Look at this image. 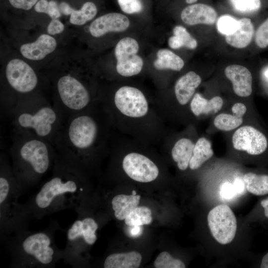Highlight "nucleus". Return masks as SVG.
I'll return each instance as SVG.
<instances>
[{"label": "nucleus", "mask_w": 268, "mask_h": 268, "mask_svg": "<svg viewBox=\"0 0 268 268\" xmlns=\"http://www.w3.org/2000/svg\"><path fill=\"white\" fill-rule=\"evenodd\" d=\"M65 29L64 24L58 19H52L47 27V32L50 35L61 33Z\"/></svg>", "instance_id": "ea45409f"}, {"label": "nucleus", "mask_w": 268, "mask_h": 268, "mask_svg": "<svg viewBox=\"0 0 268 268\" xmlns=\"http://www.w3.org/2000/svg\"><path fill=\"white\" fill-rule=\"evenodd\" d=\"M87 176L56 157L50 178L25 202L33 219L67 209L74 210L88 197Z\"/></svg>", "instance_id": "f03ea898"}, {"label": "nucleus", "mask_w": 268, "mask_h": 268, "mask_svg": "<svg viewBox=\"0 0 268 268\" xmlns=\"http://www.w3.org/2000/svg\"><path fill=\"white\" fill-rule=\"evenodd\" d=\"M233 183L237 191L238 197H240L245 193L247 190L243 178H236Z\"/></svg>", "instance_id": "a19ab883"}, {"label": "nucleus", "mask_w": 268, "mask_h": 268, "mask_svg": "<svg viewBox=\"0 0 268 268\" xmlns=\"http://www.w3.org/2000/svg\"><path fill=\"white\" fill-rule=\"evenodd\" d=\"M207 222L212 236L218 243L227 244L234 238L237 220L228 205L219 204L210 210L207 215Z\"/></svg>", "instance_id": "9b49d317"}, {"label": "nucleus", "mask_w": 268, "mask_h": 268, "mask_svg": "<svg viewBox=\"0 0 268 268\" xmlns=\"http://www.w3.org/2000/svg\"><path fill=\"white\" fill-rule=\"evenodd\" d=\"M255 42L261 48H265L268 46V18L257 29Z\"/></svg>", "instance_id": "e433bc0d"}, {"label": "nucleus", "mask_w": 268, "mask_h": 268, "mask_svg": "<svg viewBox=\"0 0 268 268\" xmlns=\"http://www.w3.org/2000/svg\"><path fill=\"white\" fill-rule=\"evenodd\" d=\"M140 226H133V228L131 231L132 234L133 236H138V235H140L141 234V229Z\"/></svg>", "instance_id": "a18cd8bd"}, {"label": "nucleus", "mask_w": 268, "mask_h": 268, "mask_svg": "<svg viewBox=\"0 0 268 268\" xmlns=\"http://www.w3.org/2000/svg\"><path fill=\"white\" fill-rule=\"evenodd\" d=\"M102 106L107 118L118 114L131 120H140L149 112V103L144 94L130 86L120 87L115 93L112 103Z\"/></svg>", "instance_id": "1a4fd4ad"}, {"label": "nucleus", "mask_w": 268, "mask_h": 268, "mask_svg": "<svg viewBox=\"0 0 268 268\" xmlns=\"http://www.w3.org/2000/svg\"><path fill=\"white\" fill-rule=\"evenodd\" d=\"M34 9L37 12L47 14L52 19H58L61 15L59 6L54 0H39L35 5Z\"/></svg>", "instance_id": "473e14b6"}, {"label": "nucleus", "mask_w": 268, "mask_h": 268, "mask_svg": "<svg viewBox=\"0 0 268 268\" xmlns=\"http://www.w3.org/2000/svg\"><path fill=\"white\" fill-rule=\"evenodd\" d=\"M122 167L128 177L140 183L152 182L159 175L157 166L149 158L138 152H131L126 155Z\"/></svg>", "instance_id": "ddd939ff"}, {"label": "nucleus", "mask_w": 268, "mask_h": 268, "mask_svg": "<svg viewBox=\"0 0 268 268\" xmlns=\"http://www.w3.org/2000/svg\"><path fill=\"white\" fill-rule=\"evenodd\" d=\"M260 267L261 268H268V252L266 253L262 258Z\"/></svg>", "instance_id": "c03bdc74"}, {"label": "nucleus", "mask_w": 268, "mask_h": 268, "mask_svg": "<svg viewBox=\"0 0 268 268\" xmlns=\"http://www.w3.org/2000/svg\"><path fill=\"white\" fill-rule=\"evenodd\" d=\"M238 26V21L229 15L219 17L217 22V28L221 34L227 35L233 33Z\"/></svg>", "instance_id": "f704fd0d"}, {"label": "nucleus", "mask_w": 268, "mask_h": 268, "mask_svg": "<svg viewBox=\"0 0 268 268\" xmlns=\"http://www.w3.org/2000/svg\"><path fill=\"white\" fill-rule=\"evenodd\" d=\"M223 104V100L219 96L207 100L200 94L196 93L191 101L190 109L196 116H199L201 114L216 113L221 109Z\"/></svg>", "instance_id": "393cba45"}, {"label": "nucleus", "mask_w": 268, "mask_h": 268, "mask_svg": "<svg viewBox=\"0 0 268 268\" xmlns=\"http://www.w3.org/2000/svg\"><path fill=\"white\" fill-rule=\"evenodd\" d=\"M232 140L235 149L246 151L252 155L263 153L268 147L266 136L250 126H243L237 130L232 136Z\"/></svg>", "instance_id": "4468645a"}, {"label": "nucleus", "mask_w": 268, "mask_h": 268, "mask_svg": "<svg viewBox=\"0 0 268 268\" xmlns=\"http://www.w3.org/2000/svg\"><path fill=\"white\" fill-rule=\"evenodd\" d=\"M23 194L6 156H0V239L7 238L29 230L33 217L25 203L18 202Z\"/></svg>", "instance_id": "423d86ee"}, {"label": "nucleus", "mask_w": 268, "mask_h": 268, "mask_svg": "<svg viewBox=\"0 0 268 268\" xmlns=\"http://www.w3.org/2000/svg\"><path fill=\"white\" fill-rule=\"evenodd\" d=\"M265 75L268 79V68L265 71Z\"/></svg>", "instance_id": "de8ad7c7"}, {"label": "nucleus", "mask_w": 268, "mask_h": 268, "mask_svg": "<svg viewBox=\"0 0 268 268\" xmlns=\"http://www.w3.org/2000/svg\"><path fill=\"white\" fill-rule=\"evenodd\" d=\"M11 5L16 8L29 10L37 2L38 0H8Z\"/></svg>", "instance_id": "58836bf2"}, {"label": "nucleus", "mask_w": 268, "mask_h": 268, "mask_svg": "<svg viewBox=\"0 0 268 268\" xmlns=\"http://www.w3.org/2000/svg\"><path fill=\"white\" fill-rule=\"evenodd\" d=\"M57 45V41L54 37L50 35L43 34L35 41L22 45L20 51L26 59L39 61L54 51Z\"/></svg>", "instance_id": "f3484780"}, {"label": "nucleus", "mask_w": 268, "mask_h": 268, "mask_svg": "<svg viewBox=\"0 0 268 268\" xmlns=\"http://www.w3.org/2000/svg\"><path fill=\"white\" fill-rule=\"evenodd\" d=\"M213 155L210 142L204 137L200 138L195 144L193 155L189 163L191 170L199 169Z\"/></svg>", "instance_id": "bb28decb"}, {"label": "nucleus", "mask_w": 268, "mask_h": 268, "mask_svg": "<svg viewBox=\"0 0 268 268\" xmlns=\"http://www.w3.org/2000/svg\"><path fill=\"white\" fill-rule=\"evenodd\" d=\"M173 35L168 41L169 46L173 49L185 47L190 49H195L198 46L197 40L193 37L183 26L178 25L173 30Z\"/></svg>", "instance_id": "c85d7f7f"}, {"label": "nucleus", "mask_w": 268, "mask_h": 268, "mask_svg": "<svg viewBox=\"0 0 268 268\" xmlns=\"http://www.w3.org/2000/svg\"><path fill=\"white\" fill-rule=\"evenodd\" d=\"M140 195L119 194L114 196L110 204L115 217L119 220L125 218L138 205Z\"/></svg>", "instance_id": "4be33fe9"}, {"label": "nucleus", "mask_w": 268, "mask_h": 268, "mask_svg": "<svg viewBox=\"0 0 268 268\" xmlns=\"http://www.w3.org/2000/svg\"><path fill=\"white\" fill-rule=\"evenodd\" d=\"M243 123L242 117L236 115L222 113L214 120V125L218 130L229 131L237 128Z\"/></svg>", "instance_id": "7c9ffc66"}, {"label": "nucleus", "mask_w": 268, "mask_h": 268, "mask_svg": "<svg viewBox=\"0 0 268 268\" xmlns=\"http://www.w3.org/2000/svg\"><path fill=\"white\" fill-rule=\"evenodd\" d=\"M56 91L57 98L54 104L65 118L97 106L85 85L70 74L63 75L57 79Z\"/></svg>", "instance_id": "6e6552de"}, {"label": "nucleus", "mask_w": 268, "mask_h": 268, "mask_svg": "<svg viewBox=\"0 0 268 268\" xmlns=\"http://www.w3.org/2000/svg\"><path fill=\"white\" fill-rule=\"evenodd\" d=\"M118 2L122 10L127 14L140 12L143 8L140 0H118Z\"/></svg>", "instance_id": "c9c22d12"}, {"label": "nucleus", "mask_w": 268, "mask_h": 268, "mask_svg": "<svg viewBox=\"0 0 268 268\" xmlns=\"http://www.w3.org/2000/svg\"><path fill=\"white\" fill-rule=\"evenodd\" d=\"M9 153L12 171L23 193L52 170L56 157L52 142L28 134L14 135Z\"/></svg>", "instance_id": "20e7f679"}, {"label": "nucleus", "mask_w": 268, "mask_h": 268, "mask_svg": "<svg viewBox=\"0 0 268 268\" xmlns=\"http://www.w3.org/2000/svg\"><path fill=\"white\" fill-rule=\"evenodd\" d=\"M138 50V43L133 38L125 37L118 42L115 48L118 73L124 77H131L140 72L143 61L137 54Z\"/></svg>", "instance_id": "f8f14e48"}, {"label": "nucleus", "mask_w": 268, "mask_h": 268, "mask_svg": "<svg viewBox=\"0 0 268 268\" xmlns=\"http://www.w3.org/2000/svg\"><path fill=\"white\" fill-rule=\"evenodd\" d=\"M225 74L233 85L235 93L240 97H248L252 92V75L246 67L239 65L228 66Z\"/></svg>", "instance_id": "dca6fc26"}, {"label": "nucleus", "mask_w": 268, "mask_h": 268, "mask_svg": "<svg viewBox=\"0 0 268 268\" xmlns=\"http://www.w3.org/2000/svg\"><path fill=\"white\" fill-rule=\"evenodd\" d=\"M60 229L54 219L42 230H28L5 239L2 243L10 257L9 267L54 268L64 255V249L58 248L55 242L56 232Z\"/></svg>", "instance_id": "7ed1b4c3"}, {"label": "nucleus", "mask_w": 268, "mask_h": 268, "mask_svg": "<svg viewBox=\"0 0 268 268\" xmlns=\"http://www.w3.org/2000/svg\"><path fill=\"white\" fill-rule=\"evenodd\" d=\"M219 193L221 197L227 201L239 197L233 183L229 182L223 183L220 185Z\"/></svg>", "instance_id": "4c0bfd02"}, {"label": "nucleus", "mask_w": 268, "mask_h": 268, "mask_svg": "<svg viewBox=\"0 0 268 268\" xmlns=\"http://www.w3.org/2000/svg\"><path fill=\"white\" fill-rule=\"evenodd\" d=\"M142 260L141 254L136 251L112 253L104 259L105 268H137Z\"/></svg>", "instance_id": "5701e85b"}, {"label": "nucleus", "mask_w": 268, "mask_h": 268, "mask_svg": "<svg viewBox=\"0 0 268 268\" xmlns=\"http://www.w3.org/2000/svg\"><path fill=\"white\" fill-rule=\"evenodd\" d=\"M260 205L264 217L268 219V197L262 200Z\"/></svg>", "instance_id": "37998d69"}, {"label": "nucleus", "mask_w": 268, "mask_h": 268, "mask_svg": "<svg viewBox=\"0 0 268 268\" xmlns=\"http://www.w3.org/2000/svg\"><path fill=\"white\" fill-rule=\"evenodd\" d=\"M130 20L125 15L112 12L96 18L90 25L89 32L94 37H101L108 32H120L126 30Z\"/></svg>", "instance_id": "2eb2a0df"}, {"label": "nucleus", "mask_w": 268, "mask_h": 268, "mask_svg": "<svg viewBox=\"0 0 268 268\" xmlns=\"http://www.w3.org/2000/svg\"><path fill=\"white\" fill-rule=\"evenodd\" d=\"M246 111V106L242 103H236L232 107L233 114L241 117H243Z\"/></svg>", "instance_id": "79ce46f5"}, {"label": "nucleus", "mask_w": 268, "mask_h": 268, "mask_svg": "<svg viewBox=\"0 0 268 268\" xmlns=\"http://www.w3.org/2000/svg\"><path fill=\"white\" fill-rule=\"evenodd\" d=\"M194 146L192 141L187 138H181L174 144L171 155L180 170H185L189 166Z\"/></svg>", "instance_id": "b1692460"}, {"label": "nucleus", "mask_w": 268, "mask_h": 268, "mask_svg": "<svg viewBox=\"0 0 268 268\" xmlns=\"http://www.w3.org/2000/svg\"><path fill=\"white\" fill-rule=\"evenodd\" d=\"M97 106L65 118L53 142L57 159L87 176L105 147L110 123Z\"/></svg>", "instance_id": "f257e3e1"}, {"label": "nucleus", "mask_w": 268, "mask_h": 268, "mask_svg": "<svg viewBox=\"0 0 268 268\" xmlns=\"http://www.w3.org/2000/svg\"><path fill=\"white\" fill-rule=\"evenodd\" d=\"M88 197L74 210L76 219L67 232L63 261L72 268H83L88 264V251L97 239L98 221L89 209Z\"/></svg>", "instance_id": "0eeeda50"}, {"label": "nucleus", "mask_w": 268, "mask_h": 268, "mask_svg": "<svg viewBox=\"0 0 268 268\" xmlns=\"http://www.w3.org/2000/svg\"><path fill=\"white\" fill-rule=\"evenodd\" d=\"M59 9L62 14L70 15V23L75 25L85 24L92 20L97 13L96 5L91 1L84 3L80 10H75L67 3L62 2L59 5Z\"/></svg>", "instance_id": "aec40b11"}, {"label": "nucleus", "mask_w": 268, "mask_h": 268, "mask_svg": "<svg viewBox=\"0 0 268 268\" xmlns=\"http://www.w3.org/2000/svg\"><path fill=\"white\" fill-rule=\"evenodd\" d=\"M157 57L153 66L157 70L180 71L184 67V62L182 59L167 49L159 50L157 52Z\"/></svg>", "instance_id": "a878e982"}, {"label": "nucleus", "mask_w": 268, "mask_h": 268, "mask_svg": "<svg viewBox=\"0 0 268 268\" xmlns=\"http://www.w3.org/2000/svg\"><path fill=\"white\" fill-rule=\"evenodd\" d=\"M14 135H33L53 143L65 117L54 104L38 96L18 103L9 114Z\"/></svg>", "instance_id": "39448f33"}, {"label": "nucleus", "mask_w": 268, "mask_h": 268, "mask_svg": "<svg viewBox=\"0 0 268 268\" xmlns=\"http://www.w3.org/2000/svg\"><path fill=\"white\" fill-rule=\"evenodd\" d=\"M5 77L13 91L24 96L25 99L30 97L27 95L35 90L38 84V77L34 70L19 59L8 62L5 68Z\"/></svg>", "instance_id": "9d476101"}, {"label": "nucleus", "mask_w": 268, "mask_h": 268, "mask_svg": "<svg viewBox=\"0 0 268 268\" xmlns=\"http://www.w3.org/2000/svg\"><path fill=\"white\" fill-rule=\"evenodd\" d=\"M156 268H185L184 263L179 259H174L168 252L160 253L154 262Z\"/></svg>", "instance_id": "2f4dec72"}, {"label": "nucleus", "mask_w": 268, "mask_h": 268, "mask_svg": "<svg viewBox=\"0 0 268 268\" xmlns=\"http://www.w3.org/2000/svg\"><path fill=\"white\" fill-rule=\"evenodd\" d=\"M132 194H133V195H136V191H134V190L133 191V192H132Z\"/></svg>", "instance_id": "09e8293b"}, {"label": "nucleus", "mask_w": 268, "mask_h": 268, "mask_svg": "<svg viewBox=\"0 0 268 268\" xmlns=\"http://www.w3.org/2000/svg\"><path fill=\"white\" fill-rule=\"evenodd\" d=\"M243 179L247 191L257 196L268 195V174H258L249 172L245 174Z\"/></svg>", "instance_id": "cd10ccee"}, {"label": "nucleus", "mask_w": 268, "mask_h": 268, "mask_svg": "<svg viewBox=\"0 0 268 268\" xmlns=\"http://www.w3.org/2000/svg\"><path fill=\"white\" fill-rule=\"evenodd\" d=\"M254 33L251 20L243 18L238 20V26L233 33L225 35L227 43L237 48H244L251 43Z\"/></svg>", "instance_id": "412c9836"}, {"label": "nucleus", "mask_w": 268, "mask_h": 268, "mask_svg": "<svg viewBox=\"0 0 268 268\" xmlns=\"http://www.w3.org/2000/svg\"><path fill=\"white\" fill-rule=\"evenodd\" d=\"M201 79L199 75L191 71L178 79L175 85V94L178 103L186 105L193 96Z\"/></svg>", "instance_id": "6ab92c4d"}, {"label": "nucleus", "mask_w": 268, "mask_h": 268, "mask_svg": "<svg viewBox=\"0 0 268 268\" xmlns=\"http://www.w3.org/2000/svg\"><path fill=\"white\" fill-rule=\"evenodd\" d=\"M198 0H186L187 3L191 4L196 2Z\"/></svg>", "instance_id": "49530a36"}, {"label": "nucleus", "mask_w": 268, "mask_h": 268, "mask_svg": "<svg viewBox=\"0 0 268 268\" xmlns=\"http://www.w3.org/2000/svg\"><path fill=\"white\" fill-rule=\"evenodd\" d=\"M151 209L145 206H137L125 219L129 226H142L149 224L152 221Z\"/></svg>", "instance_id": "c756f323"}, {"label": "nucleus", "mask_w": 268, "mask_h": 268, "mask_svg": "<svg viewBox=\"0 0 268 268\" xmlns=\"http://www.w3.org/2000/svg\"><path fill=\"white\" fill-rule=\"evenodd\" d=\"M233 8L237 11L251 13L257 11L261 5L260 0H229Z\"/></svg>", "instance_id": "72a5a7b5"}, {"label": "nucleus", "mask_w": 268, "mask_h": 268, "mask_svg": "<svg viewBox=\"0 0 268 268\" xmlns=\"http://www.w3.org/2000/svg\"><path fill=\"white\" fill-rule=\"evenodd\" d=\"M217 16V12L213 8L203 3L189 5L181 13V19L189 25L212 24L215 22Z\"/></svg>", "instance_id": "a211bd4d"}]
</instances>
